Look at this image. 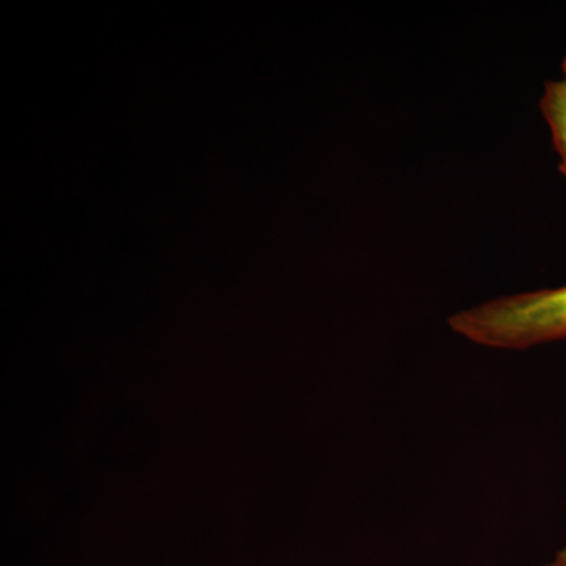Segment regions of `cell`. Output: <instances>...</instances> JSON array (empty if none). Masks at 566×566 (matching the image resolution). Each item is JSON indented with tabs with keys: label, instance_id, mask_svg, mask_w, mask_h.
Listing matches in <instances>:
<instances>
[{
	"label": "cell",
	"instance_id": "cell-1",
	"mask_svg": "<svg viewBox=\"0 0 566 566\" xmlns=\"http://www.w3.org/2000/svg\"><path fill=\"white\" fill-rule=\"evenodd\" d=\"M447 324L472 344L506 352L566 340V283L494 297L450 315Z\"/></svg>",
	"mask_w": 566,
	"mask_h": 566
},
{
	"label": "cell",
	"instance_id": "cell-2",
	"mask_svg": "<svg viewBox=\"0 0 566 566\" xmlns=\"http://www.w3.org/2000/svg\"><path fill=\"white\" fill-rule=\"evenodd\" d=\"M539 109L545 118L554 150L558 155V169L566 178V81H547L539 99Z\"/></svg>",
	"mask_w": 566,
	"mask_h": 566
},
{
	"label": "cell",
	"instance_id": "cell-3",
	"mask_svg": "<svg viewBox=\"0 0 566 566\" xmlns=\"http://www.w3.org/2000/svg\"><path fill=\"white\" fill-rule=\"evenodd\" d=\"M545 566H566V546L558 549Z\"/></svg>",
	"mask_w": 566,
	"mask_h": 566
},
{
	"label": "cell",
	"instance_id": "cell-4",
	"mask_svg": "<svg viewBox=\"0 0 566 566\" xmlns=\"http://www.w3.org/2000/svg\"><path fill=\"white\" fill-rule=\"evenodd\" d=\"M562 71H564V80L566 81V55L564 62H562Z\"/></svg>",
	"mask_w": 566,
	"mask_h": 566
}]
</instances>
